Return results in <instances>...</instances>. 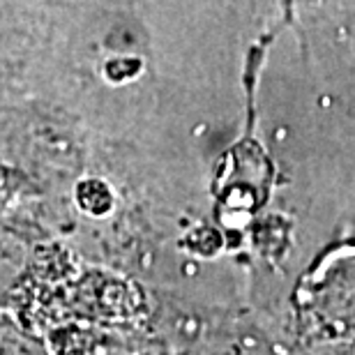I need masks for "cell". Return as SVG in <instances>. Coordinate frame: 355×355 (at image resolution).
<instances>
[{
    "mask_svg": "<svg viewBox=\"0 0 355 355\" xmlns=\"http://www.w3.org/2000/svg\"><path fill=\"white\" fill-rule=\"evenodd\" d=\"M42 351V337L33 328L21 325L5 307H0V353H35Z\"/></svg>",
    "mask_w": 355,
    "mask_h": 355,
    "instance_id": "6da1fadb",
    "label": "cell"
},
{
    "mask_svg": "<svg viewBox=\"0 0 355 355\" xmlns=\"http://www.w3.org/2000/svg\"><path fill=\"white\" fill-rule=\"evenodd\" d=\"M26 92H31V83H28L26 74L14 72V69L0 65V111H3L7 104H12L14 99L26 95Z\"/></svg>",
    "mask_w": 355,
    "mask_h": 355,
    "instance_id": "7a4b0ae2",
    "label": "cell"
}]
</instances>
